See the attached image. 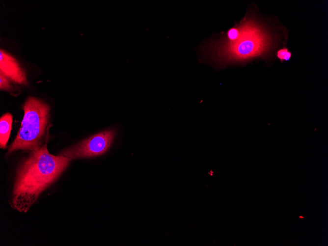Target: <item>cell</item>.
Returning a JSON list of instances; mask_svg holds the SVG:
<instances>
[{"instance_id":"obj_1","label":"cell","mask_w":328,"mask_h":246,"mask_svg":"<svg viewBox=\"0 0 328 246\" xmlns=\"http://www.w3.org/2000/svg\"><path fill=\"white\" fill-rule=\"evenodd\" d=\"M239 32L232 41H212L204 50L211 58L223 65L267 58L279 46L281 37L256 13L250 11L237 24Z\"/></svg>"},{"instance_id":"obj_2","label":"cell","mask_w":328,"mask_h":246,"mask_svg":"<svg viewBox=\"0 0 328 246\" xmlns=\"http://www.w3.org/2000/svg\"><path fill=\"white\" fill-rule=\"evenodd\" d=\"M71 159L50 154L47 143L31 151L18 167L13 188L12 207L27 212L40 194L55 182L69 165Z\"/></svg>"},{"instance_id":"obj_3","label":"cell","mask_w":328,"mask_h":246,"mask_svg":"<svg viewBox=\"0 0 328 246\" xmlns=\"http://www.w3.org/2000/svg\"><path fill=\"white\" fill-rule=\"evenodd\" d=\"M21 127L9 146L7 155L18 150L35 151L42 146L46 136L50 107L41 100L29 97L23 106Z\"/></svg>"},{"instance_id":"obj_4","label":"cell","mask_w":328,"mask_h":246,"mask_svg":"<svg viewBox=\"0 0 328 246\" xmlns=\"http://www.w3.org/2000/svg\"><path fill=\"white\" fill-rule=\"evenodd\" d=\"M115 136V132L113 130L98 133L64 149L58 155L71 159L102 155L109 148Z\"/></svg>"},{"instance_id":"obj_5","label":"cell","mask_w":328,"mask_h":246,"mask_svg":"<svg viewBox=\"0 0 328 246\" xmlns=\"http://www.w3.org/2000/svg\"><path fill=\"white\" fill-rule=\"evenodd\" d=\"M0 73L14 82L26 85L27 83L25 72L12 55L0 49Z\"/></svg>"},{"instance_id":"obj_6","label":"cell","mask_w":328,"mask_h":246,"mask_svg":"<svg viewBox=\"0 0 328 246\" xmlns=\"http://www.w3.org/2000/svg\"><path fill=\"white\" fill-rule=\"evenodd\" d=\"M12 123V115L10 113L3 114L0 118V147L5 149L9 138Z\"/></svg>"},{"instance_id":"obj_7","label":"cell","mask_w":328,"mask_h":246,"mask_svg":"<svg viewBox=\"0 0 328 246\" xmlns=\"http://www.w3.org/2000/svg\"><path fill=\"white\" fill-rule=\"evenodd\" d=\"M9 80L5 76L0 73V88L1 90H7L11 88V86Z\"/></svg>"},{"instance_id":"obj_8","label":"cell","mask_w":328,"mask_h":246,"mask_svg":"<svg viewBox=\"0 0 328 246\" xmlns=\"http://www.w3.org/2000/svg\"><path fill=\"white\" fill-rule=\"evenodd\" d=\"M288 51V48L285 47L279 49L277 51L276 53V56L280 60L281 62H282L284 60L285 57Z\"/></svg>"},{"instance_id":"obj_9","label":"cell","mask_w":328,"mask_h":246,"mask_svg":"<svg viewBox=\"0 0 328 246\" xmlns=\"http://www.w3.org/2000/svg\"><path fill=\"white\" fill-rule=\"evenodd\" d=\"M291 56H292L291 53L289 51H288V52L287 53V54L286 55V56L285 57L284 60L285 61L289 60L290 59L291 57Z\"/></svg>"},{"instance_id":"obj_10","label":"cell","mask_w":328,"mask_h":246,"mask_svg":"<svg viewBox=\"0 0 328 246\" xmlns=\"http://www.w3.org/2000/svg\"><path fill=\"white\" fill-rule=\"evenodd\" d=\"M300 218H303V217H301V216L300 217Z\"/></svg>"}]
</instances>
